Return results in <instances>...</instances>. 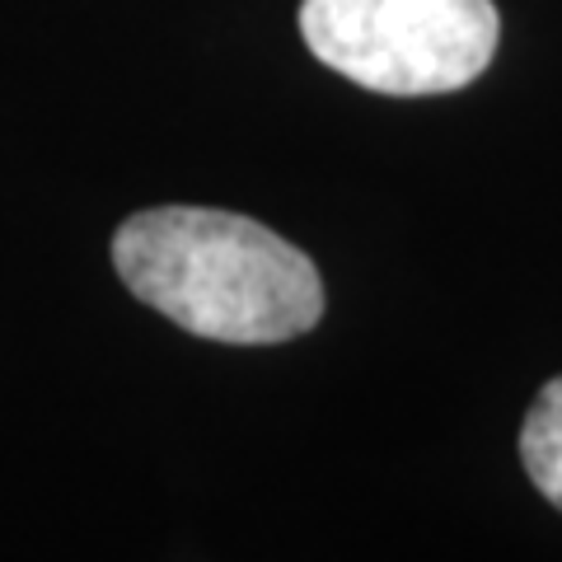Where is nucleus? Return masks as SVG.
I'll return each mask as SVG.
<instances>
[{
    "label": "nucleus",
    "mask_w": 562,
    "mask_h": 562,
    "mask_svg": "<svg viewBox=\"0 0 562 562\" xmlns=\"http://www.w3.org/2000/svg\"><path fill=\"white\" fill-rule=\"evenodd\" d=\"M113 268L136 301L211 342H291L324 314V281L310 254L235 211H136L113 235Z\"/></svg>",
    "instance_id": "nucleus-1"
},
{
    "label": "nucleus",
    "mask_w": 562,
    "mask_h": 562,
    "mask_svg": "<svg viewBox=\"0 0 562 562\" xmlns=\"http://www.w3.org/2000/svg\"><path fill=\"white\" fill-rule=\"evenodd\" d=\"M520 460L530 483L562 512V375L549 380L520 427Z\"/></svg>",
    "instance_id": "nucleus-3"
},
{
    "label": "nucleus",
    "mask_w": 562,
    "mask_h": 562,
    "mask_svg": "<svg viewBox=\"0 0 562 562\" xmlns=\"http://www.w3.org/2000/svg\"><path fill=\"white\" fill-rule=\"evenodd\" d=\"M301 33L351 85L408 99L479 80L502 20L492 0H305Z\"/></svg>",
    "instance_id": "nucleus-2"
}]
</instances>
